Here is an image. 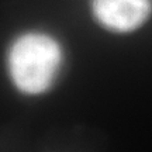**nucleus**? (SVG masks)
Masks as SVG:
<instances>
[{
	"label": "nucleus",
	"mask_w": 152,
	"mask_h": 152,
	"mask_svg": "<svg viewBox=\"0 0 152 152\" xmlns=\"http://www.w3.org/2000/svg\"><path fill=\"white\" fill-rule=\"evenodd\" d=\"M62 61L59 44L49 35L28 33L18 37L9 54L10 76L17 89L39 94L52 86Z\"/></svg>",
	"instance_id": "1"
},
{
	"label": "nucleus",
	"mask_w": 152,
	"mask_h": 152,
	"mask_svg": "<svg viewBox=\"0 0 152 152\" xmlns=\"http://www.w3.org/2000/svg\"><path fill=\"white\" fill-rule=\"evenodd\" d=\"M92 10L104 28L114 33H130L151 16V3L149 0H93Z\"/></svg>",
	"instance_id": "2"
}]
</instances>
